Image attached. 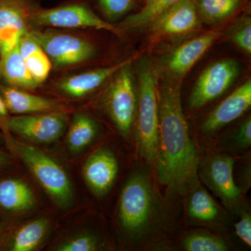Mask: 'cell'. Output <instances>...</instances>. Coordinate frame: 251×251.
Masks as SVG:
<instances>
[{
    "instance_id": "603a6c76",
    "label": "cell",
    "mask_w": 251,
    "mask_h": 251,
    "mask_svg": "<svg viewBox=\"0 0 251 251\" xmlns=\"http://www.w3.org/2000/svg\"><path fill=\"white\" fill-rule=\"evenodd\" d=\"M188 214L201 222H211L219 216V208L205 190L198 188L190 198Z\"/></svg>"
},
{
    "instance_id": "30bf717a",
    "label": "cell",
    "mask_w": 251,
    "mask_h": 251,
    "mask_svg": "<svg viewBox=\"0 0 251 251\" xmlns=\"http://www.w3.org/2000/svg\"><path fill=\"white\" fill-rule=\"evenodd\" d=\"M156 37L184 35L192 32L199 25L197 6L192 0H179L149 23Z\"/></svg>"
},
{
    "instance_id": "7a4b0ae2",
    "label": "cell",
    "mask_w": 251,
    "mask_h": 251,
    "mask_svg": "<svg viewBox=\"0 0 251 251\" xmlns=\"http://www.w3.org/2000/svg\"><path fill=\"white\" fill-rule=\"evenodd\" d=\"M158 136V89L151 64L143 62L139 69L138 137L140 154L156 166Z\"/></svg>"
},
{
    "instance_id": "f546056e",
    "label": "cell",
    "mask_w": 251,
    "mask_h": 251,
    "mask_svg": "<svg viewBox=\"0 0 251 251\" xmlns=\"http://www.w3.org/2000/svg\"><path fill=\"white\" fill-rule=\"evenodd\" d=\"M236 234L248 247H251V218L249 214H242L239 222L234 225Z\"/></svg>"
},
{
    "instance_id": "52a82bcc",
    "label": "cell",
    "mask_w": 251,
    "mask_h": 251,
    "mask_svg": "<svg viewBox=\"0 0 251 251\" xmlns=\"http://www.w3.org/2000/svg\"><path fill=\"white\" fill-rule=\"evenodd\" d=\"M239 64L225 59L211 64L198 77L189 97V106L198 109L219 98L228 90L239 75Z\"/></svg>"
},
{
    "instance_id": "277c9868",
    "label": "cell",
    "mask_w": 251,
    "mask_h": 251,
    "mask_svg": "<svg viewBox=\"0 0 251 251\" xmlns=\"http://www.w3.org/2000/svg\"><path fill=\"white\" fill-rule=\"evenodd\" d=\"M153 209L152 186L148 176L133 175L127 181L120 196L119 217L122 227L131 234L146 229Z\"/></svg>"
},
{
    "instance_id": "4fadbf2b",
    "label": "cell",
    "mask_w": 251,
    "mask_h": 251,
    "mask_svg": "<svg viewBox=\"0 0 251 251\" xmlns=\"http://www.w3.org/2000/svg\"><path fill=\"white\" fill-rule=\"evenodd\" d=\"M221 36L219 31H211L184 43L173 51L168 59V69L173 75L181 77L204 55Z\"/></svg>"
},
{
    "instance_id": "1f68e13d",
    "label": "cell",
    "mask_w": 251,
    "mask_h": 251,
    "mask_svg": "<svg viewBox=\"0 0 251 251\" xmlns=\"http://www.w3.org/2000/svg\"><path fill=\"white\" fill-rule=\"evenodd\" d=\"M8 109L5 103L4 99L0 95V117H4L7 115Z\"/></svg>"
},
{
    "instance_id": "5bb4252c",
    "label": "cell",
    "mask_w": 251,
    "mask_h": 251,
    "mask_svg": "<svg viewBox=\"0 0 251 251\" xmlns=\"http://www.w3.org/2000/svg\"><path fill=\"white\" fill-rule=\"evenodd\" d=\"M234 161L232 157L221 155L214 157L206 170L211 188L227 204H236L240 191L234 178Z\"/></svg>"
},
{
    "instance_id": "d6a6232c",
    "label": "cell",
    "mask_w": 251,
    "mask_h": 251,
    "mask_svg": "<svg viewBox=\"0 0 251 251\" xmlns=\"http://www.w3.org/2000/svg\"><path fill=\"white\" fill-rule=\"evenodd\" d=\"M7 161V158L4 156V155L0 153V166L4 164Z\"/></svg>"
},
{
    "instance_id": "9a60e30c",
    "label": "cell",
    "mask_w": 251,
    "mask_h": 251,
    "mask_svg": "<svg viewBox=\"0 0 251 251\" xmlns=\"http://www.w3.org/2000/svg\"><path fill=\"white\" fill-rule=\"evenodd\" d=\"M133 58L101 69L89 71L62 79L59 88L73 98H82L99 88L124 66L131 63Z\"/></svg>"
},
{
    "instance_id": "d4e9b609",
    "label": "cell",
    "mask_w": 251,
    "mask_h": 251,
    "mask_svg": "<svg viewBox=\"0 0 251 251\" xmlns=\"http://www.w3.org/2000/svg\"><path fill=\"white\" fill-rule=\"evenodd\" d=\"M179 1V0H150L146 3L141 11L126 19L122 23V28L133 29L146 25L165 10Z\"/></svg>"
},
{
    "instance_id": "4dcf8cb0",
    "label": "cell",
    "mask_w": 251,
    "mask_h": 251,
    "mask_svg": "<svg viewBox=\"0 0 251 251\" xmlns=\"http://www.w3.org/2000/svg\"><path fill=\"white\" fill-rule=\"evenodd\" d=\"M236 142L239 146L248 148L251 145V120L248 119L241 126L236 136Z\"/></svg>"
},
{
    "instance_id": "ac0fdd59",
    "label": "cell",
    "mask_w": 251,
    "mask_h": 251,
    "mask_svg": "<svg viewBox=\"0 0 251 251\" xmlns=\"http://www.w3.org/2000/svg\"><path fill=\"white\" fill-rule=\"evenodd\" d=\"M18 48L32 78L38 85L43 83L52 70V64L49 56L28 31L21 38Z\"/></svg>"
},
{
    "instance_id": "7c38bea8",
    "label": "cell",
    "mask_w": 251,
    "mask_h": 251,
    "mask_svg": "<svg viewBox=\"0 0 251 251\" xmlns=\"http://www.w3.org/2000/svg\"><path fill=\"white\" fill-rule=\"evenodd\" d=\"M118 171V163L113 153L108 150H100L86 161L83 176L91 191L98 197H101L111 188Z\"/></svg>"
},
{
    "instance_id": "f1b7e54d",
    "label": "cell",
    "mask_w": 251,
    "mask_h": 251,
    "mask_svg": "<svg viewBox=\"0 0 251 251\" xmlns=\"http://www.w3.org/2000/svg\"><path fill=\"white\" fill-rule=\"evenodd\" d=\"M232 41L244 52L251 53V23L247 20L234 31Z\"/></svg>"
},
{
    "instance_id": "e575fe53",
    "label": "cell",
    "mask_w": 251,
    "mask_h": 251,
    "mask_svg": "<svg viewBox=\"0 0 251 251\" xmlns=\"http://www.w3.org/2000/svg\"><path fill=\"white\" fill-rule=\"evenodd\" d=\"M0 232H1V226H0Z\"/></svg>"
},
{
    "instance_id": "44dd1931",
    "label": "cell",
    "mask_w": 251,
    "mask_h": 251,
    "mask_svg": "<svg viewBox=\"0 0 251 251\" xmlns=\"http://www.w3.org/2000/svg\"><path fill=\"white\" fill-rule=\"evenodd\" d=\"M49 228V221L41 219L31 221L18 229L15 234L11 250L31 251L40 245Z\"/></svg>"
},
{
    "instance_id": "cb8c5ba5",
    "label": "cell",
    "mask_w": 251,
    "mask_h": 251,
    "mask_svg": "<svg viewBox=\"0 0 251 251\" xmlns=\"http://www.w3.org/2000/svg\"><path fill=\"white\" fill-rule=\"evenodd\" d=\"M240 0H199L198 14L208 24H215L229 17L239 6Z\"/></svg>"
},
{
    "instance_id": "4316f807",
    "label": "cell",
    "mask_w": 251,
    "mask_h": 251,
    "mask_svg": "<svg viewBox=\"0 0 251 251\" xmlns=\"http://www.w3.org/2000/svg\"><path fill=\"white\" fill-rule=\"evenodd\" d=\"M95 238L87 234L77 236L66 241L57 247L58 251H93L98 248Z\"/></svg>"
},
{
    "instance_id": "3957f363",
    "label": "cell",
    "mask_w": 251,
    "mask_h": 251,
    "mask_svg": "<svg viewBox=\"0 0 251 251\" xmlns=\"http://www.w3.org/2000/svg\"><path fill=\"white\" fill-rule=\"evenodd\" d=\"M18 154L54 202L66 207L73 201L72 184L62 167L34 147L16 143Z\"/></svg>"
},
{
    "instance_id": "484cf974",
    "label": "cell",
    "mask_w": 251,
    "mask_h": 251,
    "mask_svg": "<svg viewBox=\"0 0 251 251\" xmlns=\"http://www.w3.org/2000/svg\"><path fill=\"white\" fill-rule=\"evenodd\" d=\"M188 251H226L228 250L226 242L211 234L196 232L188 235L184 241Z\"/></svg>"
},
{
    "instance_id": "d6986e66",
    "label": "cell",
    "mask_w": 251,
    "mask_h": 251,
    "mask_svg": "<svg viewBox=\"0 0 251 251\" xmlns=\"http://www.w3.org/2000/svg\"><path fill=\"white\" fill-rule=\"evenodd\" d=\"M35 204V197L31 188L19 179H9L0 181V206L6 210L23 212Z\"/></svg>"
},
{
    "instance_id": "83f0119b",
    "label": "cell",
    "mask_w": 251,
    "mask_h": 251,
    "mask_svg": "<svg viewBox=\"0 0 251 251\" xmlns=\"http://www.w3.org/2000/svg\"><path fill=\"white\" fill-rule=\"evenodd\" d=\"M102 9L111 19L121 17L133 8V0H99Z\"/></svg>"
},
{
    "instance_id": "5b68a950",
    "label": "cell",
    "mask_w": 251,
    "mask_h": 251,
    "mask_svg": "<svg viewBox=\"0 0 251 251\" xmlns=\"http://www.w3.org/2000/svg\"><path fill=\"white\" fill-rule=\"evenodd\" d=\"M130 64L124 66L112 75L105 97L109 115L125 136L129 134L137 106L134 77Z\"/></svg>"
},
{
    "instance_id": "ba28073f",
    "label": "cell",
    "mask_w": 251,
    "mask_h": 251,
    "mask_svg": "<svg viewBox=\"0 0 251 251\" xmlns=\"http://www.w3.org/2000/svg\"><path fill=\"white\" fill-rule=\"evenodd\" d=\"M36 25L68 29H96L120 35L122 29L103 21L87 6L71 4L44 10L33 18Z\"/></svg>"
},
{
    "instance_id": "2e32d148",
    "label": "cell",
    "mask_w": 251,
    "mask_h": 251,
    "mask_svg": "<svg viewBox=\"0 0 251 251\" xmlns=\"http://www.w3.org/2000/svg\"><path fill=\"white\" fill-rule=\"evenodd\" d=\"M27 32L24 11L16 5H0V56L16 47Z\"/></svg>"
},
{
    "instance_id": "836d02e7",
    "label": "cell",
    "mask_w": 251,
    "mask_h": 251,
    "mask_svg": "<svg viewBox=\"0 0 251 251\" xmlns=\"http://www.w3.org/2000/svg\"><path fill=\"white\" fill-rule=\"evenodd\" d=\"M150 1V0H145V1H146V3L148 2V1Z\"/></svg>"
},
{
    "instance_id": "8fae6325",
    "label": "cell",
    "mask_w": 251,
    "mask_h": 251,
    "mask_svg": "<svg viewBox=\"0 0 251 251\" xmlns=\"http://www.w3.org/2000/svg\"><path fill=\"white\" fill-rule=\"evenodd\" d=\"M251 81L248 80L239 86L212 112L202 124L205 133H212L237 120L251 108Z\"/></svg>"
},
{
    "instance_id": "9c48e42d",
    "label": "cell",
    "mask_w": 251,
    "mask_h": 251,
    "mask_svg": "<svg viewBox=\"0 0 251 251\" xmlns=\"http://www.w3.org/2000/svg\"><path fill=\"white\" fill-rule=\"evenodd\" d=\"M8 127L16 134L40 143L58 139L65 129L64 117L57 112L20 115L11 117Z\"/></svg>"
},
{
    "instance_id": "7402d4cb",
    "label": "cell",
    "mask_w": 251,
    "mask_h": 251,
    "mask_svg": "<svg viewBox=\"0 0 251 251\" xmlns=\"http://www.w3.org/2000/svg\"><path fill=\"white\" fill-rule=\"evenodd\" d=\"M97 125L93 120L82 114L74 117L67 136L69 148L74 152L85 149L97 134Z\"/></svg>"
},
{
    "instance_id": "8992f818",
    "label": "cell",
    "mask_w": 251,
    "mask_h": 251,
    "mask_svg": "<svg viewBox=\"0 0 251 251\" xmlns=\"http://www.w3.org/2000/svg\"><path fill=\"white\" fill-rule=\"evenodd\" d=\"M30 34L55 67L77 65L90 60L95 55V48L92 43L79 36L50 31H32Z\"/></svg>"
},
{
    "instance_id": "6da1fadb",
    "label": "cell",
    "mask_w": 251,
    "mask_h": 251,
    "mask_svg": "<svg viewBox=\"0 0 251 251\" xmlns=\"http://www.w3.org/2000/svg\"><path fill=\"white\" fill-rule=\"evenodd\" d=\"M198 163L181 107V84L166 81L158 89V181L170 192L183 194L197 184Z\"/></svg>"
},
{
    "instance_id": "ffe728a7",
    "label": "cell",
    "mask_w": 251,
    "mask_h": 251,
    "mask_svg": "<svg viewBox=\"0 0 251 251\" xmlns=\"http://www.w3.org/2000/svg\"><path fill=\"white\" fill-rule=\"evenodd\" d=\"M0 73L5 80L14 87L33 89L38 86L20 53L18 45L1 56Z\"/></svg>"
},
{
    "instance_id": "e0dca14e",
    "label": "cell",
    "mask_w": 251,
    "mask_h": 251,
    "mask_svg": "<svg viewBox=\"0 0 251 251\" xmlns=\"http://www.w3.org/2000/svg\"><path fill=\"white\" fill-rule=\"evenodd\" d=\"M1 92L8 110L14 114L29 115L53 112L58 110L55 102L15 87H2Z\"/></svg>"
}]
</instances>
